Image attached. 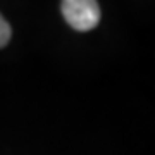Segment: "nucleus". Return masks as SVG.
Instances as JSON below:
<instances>
[{"label": "nucleus", "mask_w": 155, "mask_h": 155, "mask_svg": "<svg viewBox=\"0 0 155 155\" xmlns=\"http://www.w3.org/2000/svg\"><path fill=\"white\" fill-rule=\"evenodd\" d=\"M62 16L76 31H90L100 22V5L97 0H62Z\"/></svg>", "instance_id": "f257e3e1"}, {"label": "nucleus", "mask_w": 155, "mask_h": 155, "mask_svg": "<svg viewBox=\"0 0 155 155\" xmlns=\"http://www.w3.org/2000/svg\"><path fill=\"white\" fill-rule=\"evenodd\" d=\"M12 36V29H11V24L4 19V16L0 14V48L5 47L9 43V40Z\"/></svg>", "instance_id": "f03ea898"}]
</instances>
